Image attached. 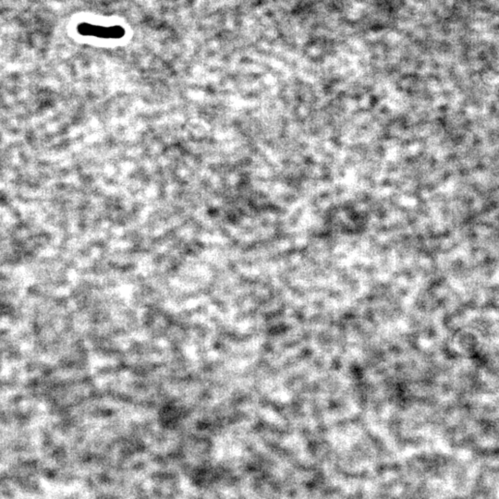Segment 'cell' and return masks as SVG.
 Here are the masks:
<instances>
[{
    "label": "cell",
    "instance_id": "6da1fadb",
    "mask_svg": "<svg viewBox=\"0 0 499 499\" xmlns=\"http://www.w3.org/2000/svg\"><path fill=\"white\" fill-rule=\"evenodd\" d=\"M78 31L83 36H96L101 38H121L125 34L124 29L120 26L104 27L89 23H81L78 27Z\"/></svg>",
    "mask_w": 499,
    "mask_h": 499
}]
</instances>
